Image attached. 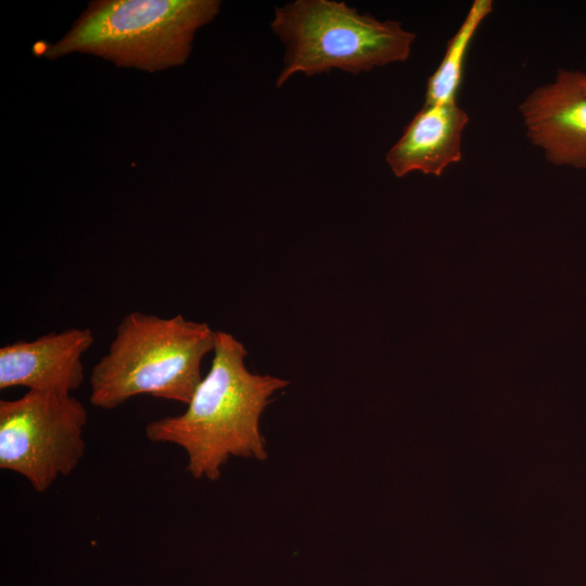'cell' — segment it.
<instances>
[{
	"label": "cell",
	"mask_w": 586,
	"mask_h": 586,
	"mask_svg": "<svg viewBox=\"0 0 586 586\" xmlns=\"http://www.w3.org/2000/svg\"><path fill=\"white\" fill-rule=\"evenodd\" d=\"M94 342L90 328H68L0 348V390L72 394L85 381L82 356Z\"/></svg>",
	"instance_id": "cell-7"
},
{
	"label": "cell",
	"mask_w": 586,
	"mask_h": 586,
	"mask_svg": "<svg viewBox=\"0 0 586 586\" xmlns=\"http://www.w3.org/2000/svg\"><path fill=\"white\" fill-rule=\"evenodd\" d=\"M469 120L458 101L423 104L386 152L387 166L398 178L416 171L443 175L462 160V138Z\"/></svg>",
	"instance_id": "cell-8"
},
{
	"label": "cell",
	"mask_w": 586,
	"mask_h": 586,
	"mask_svg": "<svg viewBox=\"0 0 586 586\" xmlns=\"http://www.w3.org/2000/svg\"><path fill=\"white\" fill-rule=\"evenodd\" d=\"M493 9L492 0L472 2L460 26L449 38L442 61L428 78L423 104L457 101L470 46Z\"/></svg>",
	"instance_id": "cell-9"
},
{
	"label": "cell",
	"mask_w": 586,
	"mask_h": 586,
	"mask_svg": "<svg viewBox=\"0 0 586 586\" xmlns=\"http://www.w3.org/2000/svg\"><path fill=\"white\" fill-rule=\"evenodd\" d=\"M270 26L286 48L277 87L298 73L313 76L336 68L356 75L403 63L416 41V34L399 22L361 14L334 0L277 7Z\"/></svg>",
	"instance_id": "cell-4"
},
{
	"label": "cell",
	"mask_w": 586,
	"mask_h": 586,
	"mask_svg": "<svg viewBox=\"0 0 586 586\" xmlns=\"http://www.w3.org/2000/svg\"><path fill=\"white\" fill-rule=\"evenodd\" d=\"M208 372L187 409L151 421L145 435L153 443L174 444L188 457L194 479L215 481L230 457L267 459L259 420L272 395L289 381L251 372L247 351L232 334L216 331Z\"/></svg>",
	"instance_id": "cell-1"
},
{
	"label": "cell",
	"mask_w": 586,
	"mask_h": 586,
	"mask_svg": "<svg viewBox=\"0 0 586 586\" xmlns=\"http://www.w3.org/2000/svg\"><path fill=\"white\" fill-rule=\"evenodd\" d=\"M215 336L206 322L180 314H127L92 368L90 403L114 409L145 394L187 405L202 380L201 362L213 352Z\"/></svg>",
	"instance_id": "cell-2"
},
{
	"label": "cell",
	"mask_w": 586,
	"mask_h": 586,
	"mask_svg": "<svg viewBox=\"0 0 586 586\" xmlns=\"http://www.w3.org/2000/svg\"><path fill=\"white\" fill-rule=\"evenodd\" d=\"M579 72H581V80H582L583 87L586 90V69L585 71H579Z\"/></svg>",
	"instance_id": "cell-10"
},
{
	"label": "cell",
	"mask_w": 586,
	"mask_h": 586,
	"mask_svg": "<svg viewBox=\"0 0 586 586\" xmlns=\"http://www.w3.org/2000/svg\"><path fill=\"white\" fill-rule=\"evenodd\" d=\"M217 0L93 1L44 54L91 53L117 66L156 72L186 62L195 31L219 12Z\"/></svg>",
	"instance_id": "cell-3"
},
{
	"label": "cell",
	"mask_w": 586,
	"mask_h": 586,
	"mask_svg": "<svg viewBox=\"0 0 586 586\" xmlns=\"http://www.w3.org/2000/svg\"><path fill=\"white\" fill-rule=\"evenodd\" d=\"M525 135L550 164L586 169V90L581 72L559 69L521 102Z\"/></svg>",
	"instance_id": "cell-6"
},
{
	"label": "cell",
	"mask_w": 586,
	"mask_h": 586,
	"mask_svg": "<svg viewBox=\"0 0 586 586\" xmlns=\"http://www.w3.org/2000/svg\"><path fill=\"white\" fill-rule=\"evenodd\" d=\"M87 420L86 407L72 394L28 390L1 399L0 468L46 492L81 461Z\"/></svg>",
	"instance_id": "cell-5"
}]
</instances>
